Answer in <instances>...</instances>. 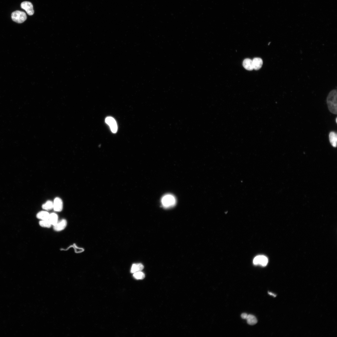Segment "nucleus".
<instances>
[{
    "label": "nucleus",
    "mask_w": 337,
    "mask_h": 337,
    "mask_svg": "<svg viewBox=\"0 0 337 337\" xmlns=\"http://www.w3.org/2000/svg\"><path fill=\"white\" fill-rule=\"evenodd\" d=\"M53 208L55 211L61 212L63 208V203L62 199L59 198H56L53 203Z\"/></svg>",
    "instance_id": "nucleus-8"
},
{
    "label": "nucleus",
    "mask_w": 337,
    "mask_h": 337,
    "mask_svg": "<svg viewBox=\"0 0 337 337\" xmlns=\"http://www.w3.org/2000/svg\"><path fill=\"white\" fill-rule=\"evenodd\" d=\"M176 199L173 195L167 194L164 196L161 199V203L163 206L165 208L173 207L176 204Z\"/></svg>",
    "instance_id": "nucleus-2"
},
{
    "label": "nucleus",
    "mask_w": 337,
    "mask_h": 337,
    "mask_svg": "<svg viewBox=\"0 0 337 337\" xmlns=\"http://www.w3.org/2000/svg\"><path fill=\"white\" fill-rule=\"evenodd\" d=\"M269 294L270 295L273 296L274 297H275V295H274V294L273 293H271V292H269Z\"/></svg>",
    "instance_id": "nucleus-20"
},
{
    "label": "nucleus",
    "mask_w": 337,
    "mask_h": 337,
    "mask_svg": "<svg viewBox=\"0 0 337 337\" xmlns=\"http://www.w3.org/2000/svg\"><path fill=\"white\" fill-rule=\"evenodd\" d=\"M11 17L12 20L18 23H22L27 19V17L26 13L23 11H16L12 14Z\"/></svg>",
    "instance_id": "nucleus-3"
},
{
    "label": "nucleus",
    "mask_w": 337,
    "mask_h": 337,
    "mask_svg": "<svg viewBox=\"0 0 337 337\" xmlns=\"http://www.w3.org/2000/svg\"><path fill=\"white\" fill-rule=\"evenodd\" d=\"M268 262L267 257L264 256H259L256 257L254 260L253 263L254 265H260L262 266H266Z\"/></svg>",
    "instance_id": "nucleus-5"
},
{
    "label": "nucleus",
    "mask_w": 337,
    "mask_h": 337,
    "mask_svg": "<svg viewBox=\"0 0 337 337\" xmlns=\"http://www.w3.org/2000/svg\"><path fill=\"white\" fill-rule=\"evenodd\" d=\"M133 276L137 279L142 280L145 278V274L139 271L134 273Z\"/></svg>",
    "instance_id": "nucleus-18"
},
{
    "label": "nucleus",
    "mask_w": 337,
    "mask_h": 337,
    "mask_svg": "<svg viewBox=\"0 0 337 337\" xmlns=\"http://www.w3.org/2000/svg\"><path fill=\"white\" fill-rule=\"evenodd\" d=\"M254 69L258 70L260 69L263 64L262 59L259 58H256L252 60Z\"/></svg>",
    "instance_id": "nucleus-9"
},
{
    "label": "nucleus",
    "mask_w": 337,
    "mask_h": 337,
    "mask_svg": "<svg viewBox=\"0 0 337 337\" xmlns=\"http://www.w3.org/2000/svg\"><path fill=\"white\" fill-rule=\"evenodd\" d=\"M329 141L331 146L334 147H336L337 146V135L334 132H330L329 134Z\"/></svg>",
    "instance_id": "nucleus-11"
},
{
    "label": "nucleus",
    "mask_w": 337,
    "mask_h": 337,
    "mask_svg": "<svg viewBox=\"0 0 337 337\" xmlns=\"http://www.w3.org/2000/svg\"><path fill=\"white\" fill-rule=\"evenodd\" d=\"M247 323L251 325H254L257 323V318L254 315H247L246 319Z\"/></svg>",
    "instance_id": "nucleus-14"
},
{
    "label": "nucleus",
    "mask_w": 337,
    "mask_h": 337,
    "mask_svg": "<svg viewBox=\"0 0 337 337\" xmlns=\"http://www.w3.org/2000/svg\"><path fill=\"white\" fill-rule=\"evenodd\" d=\"M336 123H337V118H336Z\"/></svg>",
    "instance_id": "nucleus-21"
},
{
    "label": "nucleus",
    "mask_w": 337,
    "mask_h": 337,
    "mask_svg": "<svg viewBox=\"0 0 337 337\" xmlns=\"http://www.w3.org/2000/svg\"><path fill=\"white\" fill-rule=\"evenodd\" d=\"M67 225V222L65 219H63L58 221L57 223L54 226V230L57 232L61 231L66 228Z\"/></svg>",
    "instance_id": "nucleus-7"
},
{
    "label": "nucleus",
    "mask_w": 337,
    "mask_h": 337,
    "mask_svg": "<svg viewBox=\"0 0 337 337\" xmlns=\"http://www.w3.org/2000/svg\"><path fill=\"white\" fill-rule=\"evenodd\" d=\"M247 315H248L247 314L245 313H243L241 314V317L243 319H246L247 317Z\"/></svg>",
    "instance_id": "nucleus-19"
},
{
    "label": "nucleus",
    "mask_w": 337,
    "mask_h": 337,
    "mask_svg": "<svg viewBox=\"0 0 337 337\" xmlns=\"http://www.w3.org/2000/svg\"><path fill=\"white\" fill-rule=\"evenodd\" d=\"M337 90H333L330 92L326 99L329 111L335 114H337Z\"/></svg>",
    "instance_id": "nucleus-1"
},
{
    "label": "nucleus",
    "mask_w": 337,
    "mask_h": 337,
    "mask_svg": "<svg viewBox=\"0 0 337 337\" xmlns=\"http://www.w3.org/2000/svg\"><path fill=\"white\" fill-rule=\"evenodd\" d=\"M144 268V266L141 263L135 264L133 265L131 270L132 273L141 271Z\"/></svg>",
    "instance_id": "nucleus-13"
},
{
    "label": "nucleus",
    "mask_w": 337,
    "mask_h": 337,
    "mask_svg": "<svg viewBox=\"0 0 337 337\" xmlns=\"http://www.w3.org/2000/svg\"><path fill=\"white\" fill-rule=\"evenodd\" d=\"M39 225L42 227L50 228L52 225L49 220H41L39 222Z\"/></svg>",
    "instance_id": "nucleus-17"
},
{
    "label": "nucleus",
    "mask_w": 337,
    "mask_h": 337,
    "mask_svg": "<svg viewBox=\"0 0 337 337\" xmlns=\"http://www.w3.org/2000/svg\"><path fill=\"white\" fill-rule=\"evenodd\" d=\"M243 65L244 68L247 70L252 71L254 69L252 61L251 59H245L243 62Z\"/></svg>",
    "instance_id": "nucleus-10"
},
{
    "label": "nucleus",
    "mask_w": 337,
    "mask_h": 337,
    "mask_svg": "<svg viewBox=\"0 0 337 337\" xmlns=\"http://www.w3.org/2000/svg\"><path fill=\"white\" fill-rule=\"evenodd\" d=\"M49 221L52 225H55L58 222V217L57 214L55 213L50 214Z\"/></svg>",
    "instance_id": "nucleus-15"
},
{
    "label": "nucleus",
    "mask_w": 337,
    "mask_h": 337,
    "mask_svg": "<svg viewBox=\"0 0 337 337\" xmlns=\"http://www.w3.org/2000/svg\"><path fill=\"white\" fill-rule=\"evenodd\" d=\"M106 123L110 126L111 131L113 133H116L117 131V125L115 119L111 117H108L105 119Z\"/></svg>",
    "instance_id": "nucleus-4"
},
{
    "label": "nucleus",
    "mask_w": 337,
    "mask_h": 337,
    "mask_svg": "<svg viewBox=\"0 0 337 337\" xmlns=\"http://www.w3.org/2000/svg\"><path fill=\"white\" fill-rule=\"evenodd\" d=\"M21 7L22 9L25 11L28 15H32L34 14L33 5L30 2H24L21 4Z\"/></svg>",
    "instance_id": "nucleus-6"
},
{
    "label": "nucleus",
    "mask_w": 337,
    "mask_h": 337,
    "mask_svg": "<svg viewBox=\"0 0 337 337\" xmlns=\"http://www.w3.org/2000/svg\"><path fill=\"white\" fill-rule=\"evenodd\" d=\"M42 208L46 210H50L53 208V203L51 201H48L42 205Z\"/></svg>",
    "instance_id": "nucleus-16"
},
{
    "label": "nucleus",
    "mask_w": 337,
    "mask_h": 337,
    "mask_svg": "<svg viewBox=\"0 0 337 337\" xmlns=\"http://www.w3.org/2000/svg\"><path fill=\"white\" fill-rule=\"evenodd\" d=\"M50 214L47 212L42 211L38 213L37 215V218L41 220H49Z\"/></svg>",
    "instance_id": "nucleus-12"
}]
</instances>
